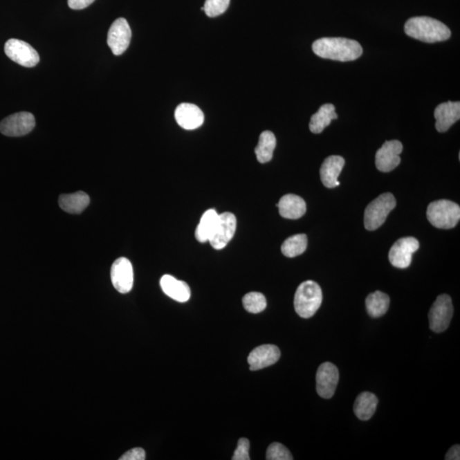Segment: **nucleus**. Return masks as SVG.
Instances as JSON below:
<instances>
[{
    "mask_svg": "<svg viewBox=\"0 0 460 460\" xmlns=\"http://www.w3.org/2000/svg\"><path fill=\"white\" fill-rule=\"evenodd\" d=\"M434 116L436 120V130L439 132L447 131L460 119V102H443L436 107Z\"/></svg>",
    "mask_w": 460,
    "mask_h": 460,
    "instance_id": "obj_17",
    "label": "nucleus"
},
{
    "mask_svg": "<svg viewBox=\"0 0 460 460\" xmlns=\"http://www.w3.org/2000/svg\"><path fill=\"white\" fill-rule=\"evenodd\" d=\"M276 146V138L273 132L265 131L260 135L259 145L256 147L255 154L257 160L264 164L273 158Z\"/></svg>",
    "mask_w": 460,
    "mask_h": 460,
    "instance_id": "obj_25",
    "label": "nucleus"
},
{
    "mask_svg": "<svg viewBox=\"0 0 460 460\" xmlns=\"http://www.w3.org/2000/svg\"><path fill=\"white\" fill-rule=\"evenodd\" d=\"M237 221L233 213L224 212L219 215L218 226L210 239V244L216 250H221L233 239L237 230Z\"/></svg>",
    "mask_w": 460,
    "mask_h": 460,
    "instance_id": "obj_14",
    "label": "nucleus"
},
{
    "mask_svg": "<svg viewBox=\"0 0 460 460\" xmlns=\"http://www.w3.org/2000/svg\"><path fill=\"white\" fill-rule=\"evenodd\" d=\"M146 459L145 451L141 448L131 449L120 457V460H145Z\"/></svg>",
    "mask_w": 460,
    "mask_h": 460,
    "instance_id": "obj_32",
    "label": "nucleus"
},
{
    "mask_svg": "<svg viewBox=\"0 0 460 460\" xmlns=\"http://www.w3.org/2000/svg\"><path fill=\"white\" fill-rule=\"evenodd\" d=\"M395 197L391 193H385L375 199L367 205L364 214V224L367 230L378 229L385 223L389 212L396 208Z\"/></svg>",
    "mask_w": 460,
    "mask_h": 460,
    "instance_id": "obj_5",
    "label": "nucleus"
},
{
    "mask_svg": "<svg viewBox=\"0 0 460 460\" xmlns=\"http://www.w3.org/2000/svg\"><path fill=\"white\" fill-rule=\"evenodd\" d=\"M176 122L185 130H194L204 123L205 116L201 109L192 104H181L175 110Z\"/></svg>",
    "mask_w": 460,
    "mask_h": 460,
    "instance_id": "obj_16",
    "label": "nucleus"
},
{
    "mask_svg": "<svg viewBox=\"0 0 460 460\" xmlns=\"http://www.w3.org/2000/svg\"><path fill=\"white\" fill-rule=\"evenodd\" d=\"M219 214L215 210L210 209L202 215L200 223L196 230V238L199 242L204 243L209 241L214 234L217 226H218Z\"/></svg>",
    "mask_w": 460,
    "mask_h": 460,
    "instance_id": "obj_23",
    "label": "nucleus"
},
{
    "mask_svg": "<svg viewBox=\"0 0 460 460\" xmlns=\"http://www.w3.org/2000/svg\"><path fill=\"white\" fill-rule=\"evenodd\" d=\"M447 460H459L460 459V447L459 445H454V447H452L449 449L448 454L446 455Z\"/></svg>",
    "mask_w": 460,
    "mask_h": 460,
    "instance_id": "obj_34",
    "label": "nucleus"
},
{
    "mask_svg": "<svg viewBox=\"0 0 460 460\" xmlns=\"http://www.w3.org/2000/svg\"><path fill=\"white\" fill-rule=\"evenodd\" d=\"M111 282L115 288L120 293L131 292L134 282V268L130 260L126 257H120L112 264Z\"/></svg>",
    "mask_w": 460,
    "mask_h": 460,
    "instance_id": "obj_11",
    "label": "nucleus"
},
{
    "mask_svg": "<svg viewBox=\"0 0 460 460\" xmlns=\"http://www.w3.org/2000/svg\"><path fill=\"white\" fill-rule=\"evenodd\" d=\"M404 30L411 38L430 44L445 42L451 37L448 26L429 17L410 18L405 24Z\"/></svg>",
    "mask_w": 460,
    "mask_h": 460,
    "instance_id": "obj_2",
    "label": "nucleus"
},
{
    "mask_svg": "<svg viewBox=\"0 0 460 460\" xmlns=\"http://www.w3.org/2000/svg\"><path fill=\"white\" fill-rule=\"evenodd\" d=\"M344 164V158L338 156H329L324 160L321 170H320V175H321L324 186L329 187V189L340 186V183L338 182V178L342 170H343Z\"/></svg>",
    "mask_w": 460,
    "mask_h": 460,
    "instance_id": "obj_18",
    "label": "nucleus"
},
{
    "mask_svg": "<svg viewBox=\"0 0 460 460\" xmlns=\"http://www.w3.org/2000/svg\"><path fill=\"white\" fill-rule=\"evenodd\" d=\"M419 248V242L414 237L399 239L394 243L389 252V262L394 267L406 268L410 266L413 254Z\"/></svg>",
    "mask_w": 460,
    "mask_h": 460,
    "instance_id": "obj_9",
    "label": "nucleus"
},
{
    "mask_svg": "<svg viewBox=\"0 0 460 460\" xmlns=\"http://www.w3.org/2000/svg\"><path fill=\"white\" fill-rule=\"evenodd\" d=\"M35 118L31 113L20 112L6 117L0 122V132L7 137H23L34 130Z\"/></svg>",
    "mask_w": 460,
    "mask_h": 460,
    "instance_id": "obj_8",
    "label": "nucleus"
},
{
    "mask_svg": "<svg viewBox=\"0 0 460 460\" xmlns=\"http://www.w3.org/2000/svg\"><path fill=\"white\" fill-rule=\"evenodd\" d=\"M249 449H250V441L246 438H241L238 441V446L237 450L234 451V454L232 459L233 460H249Z\"/></svg>",
    "mask_w": 460,
    "mask_h": 460,
    "instance_id": "obj_31",
    "label": "nucleus"
},
{
    "mask_svg": "<svg viewBox=\"0 0 460 460\" xmlns=\"http://www.w3.org/2000/svg\"><path fill=\"white\" fill-rule=\"evenodd\" d=\"M366 306L368 314L371 318H378L387 312L389 306V297L387 294L377 292L369 294L366 300Z\"/></svg>",
    "mask_w": 460,
    "mask_h": 460,
    "instance_id": "obj_26",
    "label": "nucleus"
},
{
    "mask_svg": "<svg viewBox=\"0 0 460 460\" xmlns=\"http://www.w3.org/2000/svg\"><path fill=\"white\" fill-rule=\"evenodd\" d=\"M131 39V30L125 18H118L113 21L108 34V45L113 54L120 56L127 50Z\"/></svg>",
    "mask_w": 460,
    "mask_h": 460,
    "instance_id": "obj_10",
    "label": "nucleus"
},
{
    "mask_svg": "<svg viewBox=\"0 0 460 460\" xmlns=\"http://www.w3.org/2000/svg\"><path fill=\"white\" fill-rule=\"evenodd\" d=\"M279 214L286 219H299L306 212V203L296 194H286L277 204Z\"/></svg>",
    "mask_w": 460,
    "mask_h": 460,
    "instance_id": "obj_20",
    "label": "nucleus"
},
{
    "mask_svg": "<svg viewBox=\"0 0 460 460\" xmlns=\"http://www.w3.org/2000/svg\"><path fill=\"white\" fill-rule=\"evenodd\" d=\"M94 1L95 0H68V6L73 10H83Z\"/></svg>",
    "mask_w": 460,
    "mask_h": 460,
    "instance_id": "obj_33",
    "label": "nucleus"
},
{
    "mask_svg": "<svg viewBox=\"0 0 460 460\" xmlns=\"http://www.w3.org/2000/svg\"><path fill=\"white\" fill-rule=\"evenodd\" d=\"M378 400L373 393L362 392L357 397L354 404V413L360 421H367L376 411Z\"/></svg>",
    "mask_w": 460,
    "mask_h": 460,
    "instance_id": "obj_22",
    "label": "nucleus"
},
{
    "mask_svg": "<svg viewBox=\"0 0 460 460\" xmlns=\"http://www.w3.org/2000/svg\"><path fill=\"white\" fill-rule=\"evenodd\" d=\"M322 292L321 286L313 281L302 283L297 288L294 297V308L300 318H312L321 307Z\"/></svg>",
    "mask_w": 460,
    "mask_h": 460,
    "instance_id": "obj_3",
    "label": "nucleus"
},
{
    "mask_svg": "<svg viewBox=\"0 0 460 460\" xmlns=\"http://www.w3.org/2000/svg\"><path fill=\"white\" fill-rule=\"evenodd\" d=\"M338 119L335 113V107L333 104H324L319 109L318 113L313 115L310 122V130L312 134H322L324 129L329 127L333 120Z\"/></svg>",
    "mask_w": 460,
    "mask_h": 460,
    "instance_id": "obj_24",
    "label": "nucleus"
},
{
    "mask_svg": "<svg viewBox=\"0 0 460 460\" xmlns=\"http://www.w3.org/2000/svg\"><path fill=\"white\" fill-rule=\"evenodd\" d=\"M279 357L281 351L277 346L273 344L259 346L249 354L248 362L250 369L257 371L274 365L278 362Z\"/></svg>",
    "mask_w": 460,
    "mask_h": 460,
    "instance_id": "obj_15",
    "label": "nucleus"
},
{
    "mask_svg": "<svg viewBox=\"0 0 460 460\" xmlns=\"http://www.w3.org/2000/svg\"><path fill=\"white\" fill-rule=\"evenodd\" d=\"M160 286L165 295L179 303H185L191 296L190 286L186 282L178 281L170 275H165L160 279Z\"/></svg>",
    "mask_w": 460,
    "mask_h": 460,
    "instance_id": "obj_19",
    "label": "nucleus"
},
{
    "mask_svg": "<svg viewBox=\"0 0 460 460\" xmlns=\"http://www.w3.org/2000/svg\"><path fill=\"white\" fill-rule=\"evenodd\" d=\"M230 0H205L204 12L209 17H216L226 12Z\"/></svg>",
    "mask_w": 460,
    "mask_h": 460,
    "instance_id": "obj_29",
    "label": "nucleus"
},
{
    "mask_svg": "<svg viewBox=\"0 0 460 460\" xmlns=\"http://www.w3.org/2000/svg\"><path fill=\"white\" fill-rule=\"evenodd\" d=\"M243 305L246 311L252 314L263 312L267 306V301L264 294L260 293H249L242 300Z\"/></svg>",
    "mask_w": 460,
    "mask_h": 460,
    "instance_id": "obj_28",
    "label": "nucleus"
},
{
    "mask_svg": "<svg viewBox=\"0 0 460 460\" xmlns=\"http://www.w3.org/2000/svg\"><path fill=\"white\" fill-rule=\"evenodd\" d=\"M5 53L10 60L26 68L35 67L39 56L35 48L23 40L10 39L6 43Z\"/></svg>",
    "mask_w": 460,
    "mask_h": 460,
    "instance_id": "obj_7",
    "label": "nucleus"
},
{
    "mask_svg": "<svg viewBox=\"0 0 460 460\" xmlns=\"http://www.w3.org/2000/svg\"><path fill=\"white\" fill-rule=\"evenodd\" d=\"M340 380V373L336 366L331 362L322 363L316 374V391L322 398L333 397Z\"/></svg>",
    "mask_w": 460,
    "mask_h": 460,
    "instance_id": "obj_13",
    "label": "nucleus"
},
{
    "mask_svg": "<svg viewBox=\"0 0 460 460\" xmlns=\"http://www.w3.org/2000/svg\"><path fill=\"white\" fill-rule=\"evenodd\" d=\"M90 204V197L83 191L73 194H62L59 198V205L70 214H80Z\"/></svg>",
    "mask_w": 460,
    "mask_h": 460,
    "instance_id": "obj_21",
    "label": "nucleus"
},
{
    "mask_svg": "<svg viewBox=\"0 0 460 460\" xmlns=\"http://www.w3.org/2000/svg\"><path fill=\"white\" fill-rule=\"evenodd\" d=\"M268 460H293L292 454L284 445L274 443L270 445L266 452Z\"/></svg>",
    "mask_w": 460,
    "mask_h": 460,
    "instance_id": "obj_30",
    "label": "nucleus"
},
{
    "mask_svg": "<svg viewBox=\"0 0 460 460\" xmlns=\"http://www.w3.org/2000/svg\"><path fill=\"white\" fill-rule=\"evenodd\" d=\"M427 219L438 229H452L460 219L459 205L447 200L433 201L427 208Z\"/></svg>",
    "mask_w": 460,
    "mask_h": 460,
    "instance_id": "obj_4",
    "label": "nucleus"
},
{
    "mask_svg": "<svg viewBox=\"0 0 460 460\" xmlns=\"http://www.w3.org/2000/svg\"><path fill=\"white\" fill-rule=\"evenodd\" d=\"M403 146L398 140L386 141L384 145L377 151L375 163L378 171L389 172L398 167L401 163L400 154Z\"/></svg>",
    "mask_w": 460,
    "mask_h": 460,
    "instance_id": "obj_12",
    "label": "nucleus"
},
{
    "mask_svg": "<svg viewBox=\"0 0 460 460\" xmlns=\"http://www.w3.org/2000/svg\"><path fill=\"white\" fill-rule=\"evenodd\" d=\"M454 314L451 297L443 294L437 297L429 312L430 329L434 333H440L447 330Z\"/></svg>",
    "mask_w": 460,
    "mask_h": 460,
    "instance_id": "obj_6",
    "label": "nucleus"
},
{
    "mask_svg": "<svg viewBox=\"0 0 460 460\" xmlns=\"http://www.w3.org/2000/svg\"><path fill=\"white\" fill-rule=\"evenodd\" d=\"M308 239L306 234L293 235L286 239L282 246L283 255L288 257H295L301 255L307 248Z\"/></svg>",
    "mask_w": 460,
    "mask_h": 460,
    "instance_id": "obj_27",
    "label": "nucleus"
},
{
    "mask_svg": "<svg viewBox=\"0 0 460 460\" xmlns=\"http://www.w3.org/2000/svg\"><path fill=\"white\" fill-rule=\"evenodd\" d=\"M312 49L320 57L340 62L355 61L363 53L358 42L346 38H322L313 43Z\"/></svg>",
    "mask_w": 460,
    "mask_h": 460,
    "instance_id": "obj_1",
    "label": "nucleus"
}]
</instances>
